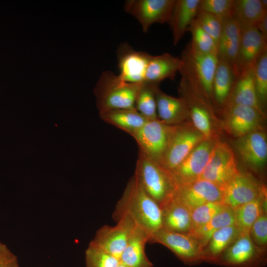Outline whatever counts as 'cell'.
Wrapping results in <instances>:
<instances>
[{"mask_svg":"<svg viewBox=\"0 0 267 267\" xmlns=\"http://www.w3.org/2000/svg\"><path fill=\"white\" fill-rule=\"evenodd\" d=\"M124 216L132 219L150 236L162 227L159 205L147 193L134 174L128 181L113 214L116 222Z\"/></svg>","mask_w":267,"mask_h":267,"instance_id":"1","label":"cell"},{"mask_svg":"<svg viewBox=\"0 0 267 267\" xmlns=\"http://www.w3.org/2000/svg\"><path fill=\"white\" fill-rule=\"evenodd\" d=\"M179 71L184 80L197 94L212 98L213 83L218 57L217 53H205L196 50L190 42L182 51Z\"/></svg>","mask_w":267,"mask_h":267,"instance_id":"2","label":"cell"},{"mask_svg":"<svg viewBox=\"0 0 267 267\" xmlns=\"http://www.w3.org/2000/svg\"><path fill=\"white\" fill-rule=\"evenodd\" d=\"M141 84L129 83L111 71L103 72L94 89L99 112L135 108Z\"/></svg>","mask_w":267,"mask_h":267,"instance_id":"3","label":"cell"},{"mask_svg":"<svg viewBox=\"0 0 267 267\" xmlns=\"http://www.w3.org/2000/svg\"><path fill=\"white\" fill-rule=\"evenodd\" d=\"M134 175L147 193L159 206L173 195L178 185L172 172L140 152Z\"/></svg>","mask_w":267,"mask_h":267,"instance_id":"4","label":"cell"},{"mask_svg":"<svg viewBox=\"0 0 267 267\" xmlns=\"http://www.w3.org/2000/svg\"><path fill=\"white\" fill-rule=\"evenodd\" d=\"M172 127L159 119L148 120L131 135L136 141L139 152L162 165Z\"/></svg>","mask_w":267,"mask_h":267,"instance_id":"5","label":"cell"},{"mask_svg":"<svg viewBox=\"0 0 267 267\" xmlns=\"http://www.w3.org/2000/svg\"><path fill=\"white\" fill-rule=\"evenodd\" d=\"M266 263V250L254 244L250 231L244 230L222 254L217 265L226 267H264Z\"/></svg>","mask_w":267,"mask_h":267,"instance_id":"6","label":"cell"},{"mask_svg":"<svg viewBox=\"0 0 267 267\" xmlns=\"http://www.w3.org/2000/svg\"><path fill=\"white\" fill-rule=\"evenodd\" d=\"M238 173L232 149L225 142H217L204 170L197 178L210 181L223 190Z\"/></svg>","mask_w":267,"mask_h":267,"instance_id":"7","label":"cell"},{"mask_svg":"<svg viewBox=\"0 0 267 267\" xmlns=\"http://www.w3.org/2000/svg\"><path fill=\"white\" fill-rule=\"evenodd\" d=\"M206 139L196 129L173 125L162 165L172 172L191 151Z\"/></svg>","mask_w":267,"mask_h":267,"instance_id":"8","label":"cell"},{"mask_svg":"<svg viewBox=\"0 0 267 267\" xmlns=\"http://www.w3.org/2000/svg\"><path fill=\"white\" fill-rule=\"evenodd\" d=\"M148 243L165 246L186 265H195L202 262V249L200 243L188 234L173 232L162 227L150 235Z\"/></svg>","mask_w":267,"mask_h":267,"instance_id":"9","label":"cell"},{"mask_svg":"<svg viewBox=\"0 0 267 267\" xmlns=\"http://www.w3.org/2000/svg\"><path fill=\"white\" fill-rule=\"evenodd\" d=\"M116 225H104L99 228L89 243L120 260L136 224L127 216L120 218Z\"/></svg>","mask_w":267,"mask_h":267,"instance_id":"10","label":"cell"},{"mask_svg":"<svg viewBox=\"0 0 267 267\" xmlns=\"http://www.w3.org/2000/svg\"><path fill=\"white\" fill-rule=\"evenodd\" d=\"M176 0H128L124 10L139 23L146 33L154 24L168 23Z\"/></svg>","mask_w":267,"mask_h":267,"instance_id":"11","label":"cell"},{"mask_svg":"<svg viewBox=\"0 0 267 267\" xmlns=\"http://www.w3.org/2000/svg\"><path fill=\"white\" fill-rule=\"evenodd\" d=\"M223 194L221 188L199 178L178 183L174 193L191 211L208 202H222Z\"/></svg>","mask_w":267,"mask_h":267,"instance_id":"12","label":"cell"},{"mask_svg":"<svg viewBox=\"0 0 267 267\" xmlns=\"http://www.w3.org/2000/svg\"><path fill=\"white\" fill-rule=\"evenodd\" d=\"M151 55L134 49L127 43L119 45L117 52L118 76L126 82L139 84L144 82L146 68Z\"/></svg>","mask_w":267,"mask_h":267,"instance_id":"13","label":"cell"},{"mask_svg":"<svg viewBox=\"0 0 267 267\" xmlns=\"http://www.w3.org/2000/svg\"><path fill=\"white\" fill-rule=\"evenodd\" d=\"M223 191L222 202L233 209L266 193L265 187L252 176L239 172L227 183Z\"/></svg>","mask_w":267,"mask_h":267,"instance_id":"14","label":"cell"},{"mask_svg":"<svg viewBox=\"0 0 267 267\" xmlns=\"http://www.w3.org/2000/svg\"><path fill=\"white\" fill-rule=\"evenodd\" d=\"M240 27V40L234 68L236 76L245 69L254 67L261 54L267 48V40L255 26Z\"/></svg>","mask_w":267,"mask_h":267,"instance_id":"15","label":"cell"},{"mask_svg":"<svg viewBox=\"0 0 267 267\" xmlns=\"http://www.w3.org/2000/svg\"><path fill=\"white\" fill-rule=\"evenodd\" d=\"M217 142L212 138L196 145L172 172L178 183L197 178L204 170Z\"/></svg>","mask_w":267,"mask_h":267,"instance_id":"16","label":"cell"},{"mask_svg":"<svg viewBox=\"0 0 267 267\" xmlns=\"http://www.w3.org/2000/svg\"><path fill=\"white\" fill-rule=\"evenodd\" d=\"M236 148L243 160L253 169H259L265 164L267 158V143L264 133L254 131L240 137Z\"/></svg>","mask_w":267,"mask_h":267,"instance_id":"17","label":"cell"},{"mask_svg":"<svg viewBox=\"0 0 267 267\" xmlns=\"http://www.w3.org/2000/svg\"><path fill=\"white\" fill-rule=\"evenodd\" d=\"M160 207L162 228L173 232L188 233L191 227V211L174 194Z\"/></svg>","mask_w":267,"mask_h":267,"instance_id":"18","label":"cell"},{"mask_svg":"<svg viewBox=\"0 0 267 267\" xmlns=\"http://www.w3.org/2000/svg\"><path fill=\"white\" fill-rule=\"evenodd\" d=\"M200 0H176L168 23L176 45L188 31L198 11Z\"/></svg>","mask_w":267,"mask_h":267,"instance_id":"19","label":"cell"},{"mask_svg":"<svg viewBox=\"0 0 267 267\" xmlns=\"http://www.w3.org/2000/svg\"><path fill=\"white\" fill-rule=\"evenodd\" d=\"M263 113L242 105H228V126L232 134L241 137L256 131Z\"/></svg>","mask_w":267,"mask_h":267,"instance_id":"20","label":"cell"},{"mask_svg":"<svg viewBox=\"0 0 267 267\" xmlns=\"http://www.w3.org/2000/svg\"><path fill=\"white\" fill-rule=\"evenodd\" d=\"M149 234L136 225L120 258V263L130 267H153L145 253Z\"/></svg>","mask_w":267,"mask_h":267,"instance_id":"21","label":"cell"},{"mask_svg":"<svg viewBox=\"0 0 267 267\" xmlns=\"http://www.w3.org/2000/svg\"><path fill=\"white\" fill-rule=\"evenodd\" d=\"M240 35V26L233 17L222 23V32L217 44V55L219 57L225 60L230 64L234 72L239 50Z\"/></svg>","mask_w":267,"mask_h":267,"instance_id":"22","label":"cell"},{"mask_svg":"<svg viewBox=\"0 0 267 267\" xmlns=\"http://www.w3.org/2000/svg\"><path fill=\"white\" fill-rule=\"evenodd\" d=\"M242 230L235 224L221 228L215 232L202 249V262L217 265L225 250L234 241Z\"/></svg>","mask_w":267,"mask_h":267,"instance_id":"23","label":"cell"},{"mask_svg":"<svg viewBox=\"0 0 267 267\" xmlns=\"http://www.w3.org/2000/svg\"><path fill=\"white\" fill-rule=\"evenodd\" d=\"M254 68L246 69L236 76L228 103L250 106L263 112L255 88Z\"/></svg>","mask_w":267,"mask_h":267,"instance_id":"24","label":"cell"},{"mask_svg":"<svg viewBox=\"0 0 267 267\" xmlns=\"http://www.w3.org/2000/svg\"><path fill=\"white\" fill-rule=\"evenodd\" d=\"M158 118L169 125H177L189 113L185 100L161 91L158 87L155 91Z\"/></svg>","mask_w":267,"mask_h":267,"instance_id":"25","label":"cell"},{"mask_svg":"<svg viewBox=\"0 0 267 267\" xmlns=\"http://www.w3.org/2000/svg\"><path fill=\"white\" fill-rule=\"evenodd\" d=\"M181 66L180 57L169 53L151 55L146 68L144 81L159 84L167 79L173 80Z\"/></svg>","mask_w":267,"mask_h":267,"instance_id":"26","label":"cell"},{"mask_svg":"<svg viewBox=\"0 0 267 267\" xmlns=\"http://www.w3.org/2000/svg\"><path fill=\"white\" fill-rule=\"evenodd\" d=\"M235 78L236 75L230 64L218 57L212 90V98L218 104L222 105L228 102Z\"/></svg>","mask_w":267,"mask_h":267,"instance_id":"27","label":"cell"},{"mask_svg":"<svg viewBox=\"0 0 267 267\" xmlns=\"http://www.w3.org/2000/svg\"><path fill=\"white\" fill-rule=\"evenodd\" d=\"M100 115L105 122L130 135L142 127L148 120L135 108L104 111L100 112Z\"/></svg>","mask_w":267,"mask_h":267,"instance_id":"28","label":"cell"},{"mask_svg":"<svg viewBox=\"0 0 267 267\" xmlns=\"http://www.w3.org/2000/svg\"><path fill=\"white\" fill-rule=\"evenodd\" d=\"M235 223L234 209L225 206L208 222L188 233L197 240L203 249L213 234L223 227Z\"/></svg>","mask_w":267,"mask_h":267,"instance_id":"29","label":"cell"},{"mask_svg":"<svg viewBox=\"0 0 267 267\" xmlns=\"http://www.w3.org/2000/svg\"><path fill=\"white\" fill-rule=\"evenodd\" d=\"M266 12L261 0H234L232 16L240 27L255 26Z\"/></svg>","mask_w":267,"mask_h":267,"instance_id":"30","label":"cell"},{"mask_svg":"<svg viewBox=\"0 0 267 267\" xmlns=\"http://www.w3.org/2000/svg\"><path fill=\"white\" fill-rule=\"evenodd\" d=\"M266 192L257 198L234 209L235 223L242 231L249 230L259 216L266 211Z\"/></svg>","mask_w":267,"mask_h":267,"instance_id":"31","label":"cell"},{"mask_svg":"<svg viewBox=\"0 0 267 267\" xmlns=\"http://www.w3.org/2000/svg\"><path fill=\"white\" fill-rule=\"evenodd\" d=\"M158 84L143 82L140 84L135 102V108L148 120L158 119L155 91Z\"/></svg>","mask_w":267,"mask_h":267,"instance_id":"32","label":"cell"},{"mask_svg":"<svg viewBox=\"0 0 267 267\" xmlns=\"http://www.w3.org/2000/svg\"><path fill=\"white\" fill-rule=\"evenodd\" d=\"M255 90L260 105L265 104L267 98V48L261 54L254 68Z\"/></svg>","mask_w":267,"mask_h":267,"instance_id":"33","label":"cell"},{"mask_svg":"<svg viewBox=\"0 0 267 267\" xmlns=\"http://www.w3.org/2000/svg\"><path fill=\"white\" fill-rule=\"evenodd\" d=\"M192 39L190 42L192 46L197 51L205 53H217V44L213 38L207 34L195 19L189 26Z\"/></svg>","mask_w":267,"mask_h":267,"instance_id":"34","label":"cell"},{"mask_svg":"<svg viewBox=\"0 0 267 267\" xmlns=\"http://www.w3.org/2000/svg\"><path fill=\"white\" fill-rule=\"evenodd\" d=\"M225 206L222 202H208L191 210V227L188 233L208 222Z\"/></svg>","mask_w":267,"mask_h":267,"instance_id":"35","label":"cell"},{"mask_svg":"<svg viewBox=\"0 0 267 267\" xmlns=\"http://www.w3.org/2000/svg\"><path fill=\"white\" fill-rule=\"evenodd\" d=\"M86 267H117L119 259L98 247L89 244L85 252Z\"/></svg>","mask_w":267,"mask_h":267,"instance_id":"36","label":"cell"},{"mask_svg":"<svg viewBox=\"0 0 267 267\" xmlns=\"http://www.w3.org/2000/svg\"><path fill=\"white\" fill-rule=\"evenodd\" d=\"M234 0H200L198 10L216 16L222 23L233 17Z\"/></svg>","mask_w":267,"mask_h":267,"instance_id":"37","label":"cell"},{"mask_svg":"<svg viewBox=\"0 0 267 267\" xmlns=\"http://www.w3.org/2000/svg\"><path fill=\"white\" fill-rule=\"evenodd\" d=\"M195 19L202 28L213 38L217 45L222 29V23L214 15L199 10Z\"/></svg>","mask_w":267,"mask_h":267,"instance_id":"38","label":"cell"},{"mask_svg":"<svg viewBox=\"0 0 267 267\" xmlns=\"http://www.w3.org/2000/svg\"><path fill=\"white\" fill-rule=\"evenodd\" d=\"M250 234L254 244L266 250L267 243V216L266 211H263L253 223Z\"/></svg>","mask_w":267,"mask_h":267,"instance_id":"39","label":"cell"},{"mask_svg":"<svg viewBox=\"0 0 267 267\" xmlns=\"http://www.w3.org/2000/svg\"><path fill=\"white\" fill-rule=\"evenodd\" d=\"M0 267H19L17 256L0 242Z\"/></svg>","mask_w":267,"mask_h":267,"instance_id":"40","label":"cell"},{"mask_svg":"<svg viewBox=\"0 0 267 267\" xmlns=\"http://www.w3.org/2000/svg\"><path fill=\"white\" fill-rule=\"evenodd\" d=\"M255 26L267 40V12L262 16Z\"/></svg>","mask_w":267,"mask_h":267,"instance_id":"41","label":"cell"},{"mask_svg":"<svg viewBox=\"0 0 267 267\" xmlns=\"http://www.w3.org/2000/svg\"><path fill=\"white\" fill-rule=\"evenodd\" d=\"M263 8L267 10V0H261Z\"/></svg>","mask_w":267,"mask_h":267,"instance_id":"42","label":"cell"},{"mask_svg":"<svg viewBox=\"0 0 267 267\" xmlns=\"http://www.w3.org/2000/svg\"><path fill=\"white\" fill-rule=\"evenodd\" d=\"M117 267H130L126 265H124L121 263H120Z\"/></svg>","mask_w":267,"mask_h":267,"instance_id":"43","label":"cell"}]
</instances>
